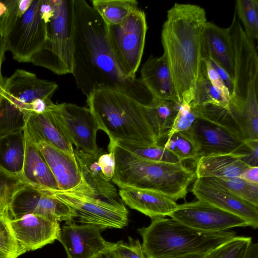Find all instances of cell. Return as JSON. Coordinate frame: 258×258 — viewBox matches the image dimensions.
Returning a JSON list of instances; mask_svg holds the SVG:
<instances>
[{
	"instance_id": "1",
	"label": "cell",
	"mask_w": 258,
	"mask_h": 258,
	"mask_svg": "<svg viewBox=\"0 0 258 258\" xmlns=\"http://www.w3.org/2000/svg\"><path fill=\"white\" fill-rule=\"evenodd\" d=\"M74 51L72 74L87 97L107 89L122 92L144 104L152 96L140 79H127L120 73L111 52L106 25L85 0H74Z\"/></svg>"
},
{
	"instance_id": "2",
	"label": "cell",
	"mask_w": 258,
	"mask_h": 258,
	"mask_svg": "<svg viewBox=\"0 0 258 258\" xmlns=\"http://www.w3.org/2000/svg\"><path fill=\"white\" fill-rule=\"evenodd\" d=\"M207 22L200 6L175 3L167 11L162 26L161 42L178 102L189 104L195 99L197 86L208 57L203 41Z\"/></svg>"
},
{
	"instance_id": "3",
	"label": "cell",
	"mask_w": 258,
	"mask_h": 258,
	"mask_svg": "<svg viewBox=\"0 0 258 258\" xmlns=\"http://www.w3.org/2000/svg\"><path fill=\"white\" fill-rule=\"evenodd\" d=\"M88 108L99 128L109 139L108 145L130 142L158 144L148 122L144 104L117 91L101 89L87 97Z\"/></svg>"
},
{
	"instance_id": "4",
	"label": "cell",
	"mask_w": 258,
	"mask_h": 258,
	"mask_svg": "<svg viewBox=\"0 0 258 258\" xmlns=\"http://www.w3.org/2000/svg\"><path fill=\"white\" fill-rule=\"evenodd\" d=\"M196 178L195 171L177 163L155 162L141 158L121 149L115 155L113 183L119 188L153 190L176 201L184 199L188 187Z\"/></svg>"
},
{
	"instance_id": "5",
	"label": "cell",
	"mask_w": 258,
	"mask_h": 258,
	"mask_svg": "<svg viewBox=\"0 0 258 258\" xmlns=\"http://www.w3.org/2000/svg\"><path fill=\"white\" fill-rule=\"evenodd\" d=\"M147 258H165L193 253H207L236 236L233 231H207L192 228L174 218L153 219L138 229Z\"/></svg>"
},
{
	"instance_id": "6",
	"label": "cell",
	"mask_w": 258,
	"mask_h": 258,
	"mask_svg": "<svg viewBox=\"0 0 258 258\" xmlns=\"http://www.w3.org/2000/svg\"><path fill=\"white\" fill-rule=\"evenodd\" d=\"M74 29V0H53L46 40L30 62L58 75L72 74Z\"/></svg>"
},
{
	"instance_id": "7",
	"label": "cell",
	"mask_w": 258,
	"mask_h": 258,
	"mask_svg": "<svg viewBox=\"0 0 258 258\" xmlns=\"http://www.w3.org/2000/svg\"><path fill=\"white\" fill-rule=\"evenodd\" d=\"M229 28L234 51L229 109L258 110V55L254 40L246 35L235 12Z\"/></svg>"
},
{
	"instance_id": "8",
	"label": "cell",
	"mask_w": 258,
	"mask_h": 258,
	"mask_svg": "<svg viewBox=\"0 0 258 258\" xmlns=\"http://www.w3.org/2000/svg\"><path fill=\"white\" fill-rule=\"evenodd\" d=\"M106 26L109 48L120 73L125 79H136L148 29L144 11L138 8L121 23Z\"/></svg>"
},
{
	"instance_id": "9",
	"label": "cell",
	"mask_w": 258,
	"mask_h": 258,
	"mask_svg": "<svg viewBox=\"0 0 258 258\" xmlns=\"http://www.w3.org/2000/svg\"><path fill=\"white\" fill-rule=\"evenodd\" d=\"M52 0H33L26 12L2 36L5 49L20 62H30L42 48L46 38L47 20Z\"/></svg>"
},
{
	"instance_id": "10",
	"label": "cell",
	"mask_w": 258,
	"mask_h": 258,
	"mask_svg": "<svg viewBox=\"0 0 258 258\" xmlns=\"http://www.w3.org/2000/svg\"><path fill=\"white\" fill-rule=\"evenodd\" d=\"M45 190L73 210L72 223L94 225L103 230L127 224L128 212L121 200L110 201L82 192Z\"/></svg>"
},
{
	"instance_id": "11",
	"label": "cell",
	"mask_w": 258,
	"mask_h": 258,
	"mask_svg": "<svg viewBox=\"0 0 258 258\" xmlns=\"http://www.w3.org/2000/svg\"><path fill=\"white\" fill-rule=\"evenodd\" d=\"M54 82L38 78L32 73L16 70L5 79L0 93L21 109L28 118L36 113L43 112L53 103L51 98L58 89Z\"/></svg>"
},
{
	"instance_id": "12",
	"label": "cell",
	"mask_w": 258,
	"mask_h": 258,
	"mask_svg": "<svg viewBox=\"0 0 258 258\" xmlns=\"http://www.w3.org/2000/svg\"><path fill=\"white\" fill-rule=\"evenodd\" d=\"M10 216L17 219L32 214L66 224L75 217L73 210L45 189L23 183L13 192L8 206Z\"/></svg>"
},
{
	"instance_id": "13",
	"label": "cell",
	"mask_w": 258,
	"mask_h": 258,
	"mask_svg": "<svg viewBox=\"0 0 258 258\" xmlns=\"http://www.w3.org/2000/svg\"><path fill=\"white\" fill-rule=\"evenodd\" d=\"M53 111L63 132L76 148L96 155L102 150L97 145L98 124L87 107L68 103L55 104Z\"/></svg>"
},
{
	"instance_id": "14",
	"label": "cell",
	"mask_w": 258,
	"mask_h": 258,
	"mask_svg": "<svg viewBox=\"0 0 258 258\" xmlns=\"http://www.w3.org/2000/svg\"><path fill=\"white\" fill-rule=\"evenodd\" d=\"M168 216L203 231H222L249 226L242 218L200 200L178 204Z\"/></svg>"
},
{
	"instance_id": "15",
	"label": "cell",
	"mask_w": 258,
	"mask_h": 258,
	"mask_svg": "<svg viewBox=\"0 0 258 258\" xmlns=\"http://www.w3.org/2000/svg\"><path fill=\"white\" fill-rule=\"evenodd\" d=\"M187 131L196 144L198 159L235 154L245 142L225 125L203 117L198 118Z\"/></svg>"
},
{
	"instance_id": "16",
	"label": "cell",
	"mask_w": 258,
	"mask_h": 258,
	"mask_svg": "<svg viewBox=\"0 0 258 258\" xmlns=\"http://www.w3.org/2000/svg\"><path fill=\"white\" fill-rule=\"evenodd\" d=\"M9 223L23 254L51 243L60 235L59 222L38 215L26 214Z\"/></svg>"
},
{
	"instance_id": "17",
	"label": "cell",
	"mask_w": 258,
	"mask_h": 258,
	"mask_svg": "<svg viewBox=\"0 0 258 258\" xmlns=\"http://www.w3.org/2000/svg\"><path fill=\"white\" fill-rule=\"evenodd\" d=\"M97 226L76 223L66 224L60 229L58 240L63 246L68 258H92L112 249L115 243L106 241Z\"/></svg>"
},
{
	"instance_id": "18",
	"label": "cell",
	"mask_w": 258,
	"mask_h": 258,
	"mask_svg": "<svg viewBox=\"0 0 258 258\" xmlns=\"http://www.w3.org/2000/svg\"><path fill=\"white\" fill-rule=\"evenodd\" d=\"M33 143L47 164L59 190L82 192L98 197L84 181L77 161L45 142Z\"/></svg>"
},
{
	"instance_id": "19",
	"label": "cell",
	"mask_w": 258,
	"mask_h": 258,
	"mask_svg": "<svg viewBox=\"0 0 258 258\" xmlns=\"http://www.w3.org/2000/svg\"><path fill=\"white\" fill-rule=\"evenodd\" d=\"M200 201L238 216L253 229L258 227V207L215 185L196 178L191 189Z\"/></svg>"
},
{
	"instance_id": "20",
	"label": "cell",
	"mask_w": 258,
	"mask_h": 258,
	"mask_svg": "<svg viewBox=\"0 0 258 258\" xmlns=\"http://www.w3.org/2000/svg\"><path fill=\"white\" fill-rule=\"evenodd\" d=\"M54 104L53 103L48 106L42 113L31 115L24 131L33 142H45L76 161L73 145L63 132L54 114Z\"/></svg>"
},
{
	"instance_id": "21",
	"label": "cell",
	"mask_w": 258,
	"mask_h": 258,
	"mask_svg": "<svg viewBox=\"0 0 258 258\" xmlns=\"http://www.w3.org/2000/svg\"><path fill=\"white\" fill-rule=\"evenodd\" d=\"M140 79L152 98L170 101L180 104L164 53L159 57L150 56L142 67Z\"/></svg>"
},
{
	"instance_id": "22",
	"label": "cell",
	"mask_w": 258,
	"mask_h": 258,
	"mask_svg": "<svg viewBox=\"0 0 258 258\" xmlns=\"http://www.w3.org/2000/svg\"><path fill=\"white\" fill-rule=\"evenodd\" d=\"M120 199L130 208L152 219L168 216L177 207L174 200L158 191L144 188H119Z\"/></svg>"
},
{
	"instance_id": "23",
	"label": "cell",
	"mask_w": 258,
	"mask_h": 258,
	"mask_svg": "<svg viewBox=\"0 0 258 258\" xmlns=\"http://www.w3.org/2000/svg\"><path fill=\"white\" fill-rule=\"evenodd\" d=\"M203 41L207 57L223 68L233 80L234 51L229 28L207 21Z\"/></svg>"
},
{
	"instance_id": "24",
	"label": "cell",
	"mask_w": 258,
	"mask_h": 258,
	"mask_svg": "<svg viewBox=\"0 0 258 258\" xmlns=\"http://www.w3.org/2000/svg\"><path fill=\"white\" fill-rule=\"evenodd\" d=\"M24 134L25 151L21 176L22 180L40 189L59 190L56 181L45 160L25 132Z\"/></svg>"
},
{
	"instance_id": "25",
	"label": "cell",
	"mask_w": 258,
	"mask_h": 258,
	"mask_svg": "<svg viewBox=\"0 0 258 258\" xmlns=\"http://www.w3.org/2000/svg\"><path fill=\"white\" fill-rule=\"evenodd\" d=\"M103 152L102 150L98 155H93L74 149L77 162L86 184L101 198L110 201L121 200L115 185L105 178L98 165V157Z\"/></svg>"
},
{
	"instance_id": "26",
	"label": "cell",
	"mask_w": 258,
	"mask_h": 258,
	"mask_svg": "<svg viewBox=\"0 0 258 258\" xmlns=\"http://www.w3.org/2000/svg\"><path fill=\"white\" fill-rule=\"evenodd\" d=\"M196 162V178L240 176L249 167L234 154L202 157Z\"/></svg>"
},
{
	"instance_id": "27",
	"label": "cell",
	"mask_w": 258,
	"mask_h": 258,
	"mask_svg": "<svg viewBox=\"0 0 258 258\" xmlns=\"http://www.w3.org/2000/svg\"><path fill=\"white\" fill-rule=\"evenodd\" d=\"M25 151L24 130L0 137V170L8 175L21 178Z\"/></svg>"
},
{
	"instance_id": "28",
	"label": "cell",
	"mask_w": 258,
	"mask_h": 258,
	"mask_svg": "<svg viewBox=\"0 0 258 258\" xmlns=\"http://www.w3.org/2000/svg\"><path fill=\"white\" fill-rule=\"evenodd\" d=\"M180 105L172 101L152 98L146 105L147 119L158 142L167 137Z\"/></svg>"
},
{
	"instance_id": "29",
	"label": "cell",
	"mask_w": 258,
	"mask_h": 258,
	"mask_svg": "<svg viewBox=\"0 0 258 258\" xmlns=\"http://www.w3.org/2000/svg\"><path fill=\"white\" fill-rule=\"evenodd\" d=\"M200 178L258 207V184L249 182L239 176L208 177Z\"/></svg>"
},
{
	"instance_id": "30",
	"label": "cell",
	"mask_w": 258,
	"mask_h": 258,
	"mask_svg": "<svg viewBox=\"0 0 258 258\" xmlns=\"http://www.w3.org/2000/svg\"><path fill=\"white\" fill-rule=\"evenodd\" d=\"M92 7L107 26L117 25L137 9L136 0H92Z\"/></svg>"
},
{
	"instance_id": "31",
	"label": "cell",
	"mask_w": 258,
	"mask_h": 258,
	"mask_svg": "<svg viewBox=\"0 0 258 258\" xmlns=\"http://www.w3.org/2000/svg\"><path fill=\"white\" fill-rule=\"evenodd\" d=\"M28 119L21 109L0 93V137L23 130Z\"/></svg>"
},
{
	"instance_id": "32",
	"label": "cell",
	"mask_w": 258,
	"mask_h": 258,
	"mask_svg": "<svg viewBox=\"0 0 258 258\" xmlns=\"http://www.w3.org/2000/svg\"><path fill=\"white\" fill-rule=\"evenodd\" d=\"M115 145L147 160L167 163L180 161L173 153L158 144L143 145L130 142H118Z\"/></svg>"
},
{
	"instance_id": "33",
	"label": "cell",
	"mask_w": 258,
	"mask_h": 258,
	"mask_svg": "<svg viewBox=\"0 0 258 258\" xmlns=\"http://www.w3.org/2000/svg\"><path fill=\"white\" fill-rule=\"evenodd\" d=\"M164 148L173 153L180 161L198 159L197 149L187 131L179 132L167 137Z\"/></svg>"
},
{
	"instance_id": "34",
	"label": "cell",
	"mask_w": 258,
	"mask_h": 258,
	"mask_svg": "<svg viewBox=\"0 0 258 258\" xmlns=\"http://www.w3.org/2000/svg\"><path fill=\"white\" fill-rule=\"evenodd\" d=\"M190 103L195 106L211 104L229 110V102L209 81L205 66L197 86L195 99Z\"/></svg>"
},
{
	"instance_id": "35",
	"label": "cell",
	"mask_w": 258,
	"mask_h": 258,
	"mask_svg": "<svg viewBox=\"0 0 258 258\" xmlns=\"http://www.w3.org/2000/svg\"><path fill=\"white\" fill-rule=\"evenodd\" d=\"M235 12L241 21L246 35L253 40L258 38V1L237 0Z\"/></svg>"
},
{
	"instance_id": "36",
	"label": "cell",
	"mask_w": 258,
	"mask_h": 258,
	"mask_svg": "<svg viewBox=\"0 0 258 258\" xmlns=\"http://www.w3.org/2000/svg\"><path fill=\"white\" fill-rule=\"evenodd\" d=\"M252 242L250 237L235 236L206 254V258H244Z\"/></svg>"
},
{
	"instance_id": "37",
	"label": "cell",
	"mask_w": 258,
	"mask_h": 258,
	"mask_svg": "<svg viewBox=\"0 0 258 258\" xmlns=\"http://www.w3.org/2000/svg\"><path fill=\"white\" fill-rule=\"evenodd\" d=\"M10 219L0 213V258H17L23 254L10 227Z\"/></svg>"
},
{
	"instance_id": "38",
	"label": "cell",
	"mask_w": 258,
	"mask_h": 258,
	"mask_svg": "<svg viewBox=\"0 0 258 258\" xmlns=\"http://www.w3.org/2000/svg\"><path fill=\"white\" fill-rule=\"evenodd\" d=\"M33 0H6L7 11L0 18V35L3 36L16 20L29 9Z\"/></svg>"
},
{
	"instance_id": "39",
	"label": "cell",
	"mask_w": 258,
	"mask_h": 258,
	"mask_svg": "<svg viewBox=\"0 0 258 258\" xmlns=\"http://www.w3.org/2000/svg\"><path fill=\"white\" fill-rule=\"evenodd\" d=\"M198 118L199 112L197 106L193 105L191 103L181 104L166 138L175 133L187 131Z\"/></svg>"
},
{
	"instance_id": "40",
	"label": "cell",
	"mask_w": 258,
	"mask_h": 258,
	"mask_svg": "<svg viewBox=\"0 0 258 258\" xmlns=\"http://www.w3.org/2000/svg\"><path fill=\"white\" fill-rule=\"evenodd\" d=\"M23 183L20 178L8 175L0 170V213L10 216L8 206L10 199L14 191Z\"/></svg>"
},
{
	"instance_id": "41",
	"label": "cell",
	"mask_w": 258,
	"mask_h": 258,
	"mask_svg": "<svg viewBox=\"0 0 258 258\" xmlns=\"http://www.w3.org/2000/svg\"><path fill=\"white\" fill-rule=\"evenodd\" d=\"M113 251L117 258H147L139 240L131 237L128 238V242L115 243Z\"/></svg>"
},
{
	"instance_id": "42",
	"label": "cell",
	"mask_w": 258,
	"mask_h": 258,
	"mask_svg": "<svg viewBox=\"0 0 258 258\" xmlns=\"http://www.w3.org/2000/svg\"><path fill=\"white\" fill-rule=\"evenodd\" d=\"M235 154L248 166H258V140L246 141Z\"/></svg>"
},
{
	"instance_id": "43",
	"label": "cell",
	"mask_w": 258,
	"mask_h": 258,
	"mask_svg": "<svg viewBox=\"0 0 258 258\" xmlns=\"http://www.w3.org/2000/svg\"><path fill=\"white\" fill-rule=\"evenodd\" d=\"M115 145L108 146V153L102 152L99 156L98 163L104 176L111 181L113 177L115 169L114 155Z\"/></svg>"
},
{
	"instance_id": "44",
	"label": "cell",
	"mask_w": 258,
	"mask_h": 258,
	"mask_svg": "<svg viewBox=\"0 0 258 258\" xmlns=\"http://www.w3.org/2000/svg\"><path fill=\"white\" fill-rule=\"evenodd\" d=\"M207 76L211 84L230 102L231 94L224 82L212 65L208 57L204 58Z\"/></svg>"
},
{
	"instance_id": "45",
	"label": "cell",
	"mask_w": 258,
	"mask_h": 258,
	"mask_svg": "<svg viewBox=\"0 0 258 258\" xmlns=\"http://www.w3.org/2000/svg\"><path fill=\"white\" fill-rule=\"evenodd\" d=\"M210 60L213 68L218 74L219 76L228 89L231 94L233 88V80L232 78L223 68H222L213 60L211 59H210Z\"/></svg>"
},
{
	"instance_id": "46",
	"label": "cell",
	"mask_w": 258,
	"mask_h": 258,
	"mask_svg": "<svg viewBox=\"0 0 258 258\" xmlns=\"http://www.w3.org/2000/svg\"><path fill=\"white\" fill-rule=\"evenodd\" d=\"M239 177L249 182L258 184V166L248 167Z\"/></svg>"
},
{
	"instance_id": "47",
	"label": "cell",
	"mask_w": 258,
	"mask_h": 258,
	"mask_svg": "<svg viewBox=\"0 0 258 258\" xmlns=\"http://www.w3.org/2000/svg\"><path fill=\"white\" fill-rule=\"evenodd\" d=\"M6 51L4 40L0 35V82L4 83L5 79L2 74V66L5 59V54Z\"/></svg>"
},
{
	"instance_id": "48",
	"label": "cell",
	"mask_w": 258,
	"mask_h": 258,
	"mask_svg": "<svg viewBox=\"0 0 258 258\" xmlns=\"http://www.w3.org/2000/svg\"><path fill=\"white\" fill-rule=\"evenodd\" d=\"M244 258H258V244L257 243L251 242Z\"/></svg>"
},
{
	"instance_id": "49",
	"label": "cell",
	"mask_w": 258,
	"mask_h": 258,
	"mask_svg": "<svg viewBox=\"0 0 258 258\" xmlns=\"http://www.w3.org/2000/svg\"><path fill=\"white\" fill-rule=\"evenodd\" d=\"M207 253H193L165 258H206Z\"/></svg>"
},
{
	"instance_id": "50",
	"label": "cell",
	"mask_w": 258,
	"mask_h": 258,
	"mask_svg": "<svg viewBox=\"0 0 258 258\" xmlns=\"http://www.w3.org/2000/svg\"><path fill=\"white\" fill-rule=\"evenodd\" d=\"M7 11V6L3 1H0V18L4 15Z\"/></svg>"
}]
</instances>
